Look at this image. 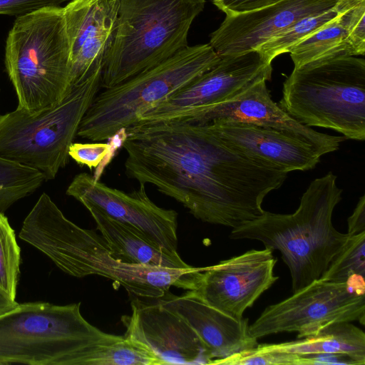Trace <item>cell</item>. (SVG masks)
Listing matches in <instances>:
<instances>
[{
	"label": "cell",
	"instance_id": "cell-1",
	"mask_svg": "<svg viewBox=\"0 0 365 365\" xmlns=\"http://www.w3.org/2000/svg\"><path fill=\"white\" fill-rule=\"evenodd\" d=\"M126 175L151 184L204 222L237 227L261 216L287 173L237 152L205 124L172 120L127 128Z\"/></svg>",
	"mask_w": 365,
	"mask_h": 365
},
{
	"label": "cell",
	"instance_id": "cell-2",
	"mask_svg": "<svg viewBox=\"0 0 365 365\" xmlns=\"http://www.w3.org/2000/svg\"><path fill=\"white\" fill-rule=\"evenodd\" d=\"M19 237L65 273L79 278L102 276L136 297L161 298L171 287H178L182 277L178 268L117 260L101 235L67 219L45 192L23 221Z\"/></svg>",
	"mask_w": 365,
	"mask_h": 365
},
{
	"label": "cell",
	"instance_id": "cell-3",
	"mask_svg": "<svg viewBox=\"0 0 365 365\" xmlns=\"http://www.w3.org/2000/svg\"><path fill=\"white\" fill-rule=\"evenodd\" d=\"M331 171L311 182L292 214L268 211L232 228V240H254L279 250L289 269L292 293L322 278L349 238L332 223L342 190Z\"/></svg>",
	"mask_w": 365,
	"mask_h": 365
},
{
	"label": "cell",
	"instance_id": "cell-4",
	"mask_svg": "<svg viewBox=\"0 0 365 365\" xmlns=\"http://www.w3.org/2000/svg\"><path fill=\"white\" fill-rule=\"evenodd\" d=\"M81 302L18 304L0 315V365H86L91 354L123 336L87 322Z\"/></svg>",
	"mask_w": 365,
	"mask_h": 365
},
{
	"label": "cell",
	"instance_id": "cell-5",
	"mask_svg": "<svg viewBox=\"0 0 365 365\" xmlns=\"http://www.w3.org/2000/svg\"><path fill=\"white\" fill-rule=\"evenodd\" d=\"M5 66L17 108L34 113L61 102L71 87L63 7H43L18 16L7 36Z\"/></svg>",
	"mask_w": 365,
	"mask_h": 365
},
{
	"label": "cell",
	"instance_id": "cell-6",
	"mask_svg": "<svg viewBox=\"0 0 365 365\" xmlns=\"http://www.w3.org/2000/svg\"><path fill=\"white\" fill-rule=\"evenodd\" d=\"M112 43L101 88L121 83L188 46L187 36L205 0H116Z\"/></svg>",
	"mask_w": 365,
	"mask_h": 365
},
{
	"label": "cell",
	"instance_id": "cell-7",
	"mask_svg": "<svg viewBox=\"0 0 365 365\" xmlns=\"http://www.w3.org/2000/svg\"><path fill=\"white\" fill-rule=\"evenodd\" d=\"M278 105L302 125L364 140V58L340 55L294 68Z\"/></svg>",
	"mask_w": 365,
	"mask_h": 365
},
{
	"label": "cell",
	"instance_id": "cell-8",
	"mask_svg": "<svg viewBox=\"0 0 365 365\" xmlns=\"http://www.w3.org/2000/svg\"><path fill=\"white\" fill-rule=\"evenodd\" d=\"M220 56L208 43L187 46L161 63L96 94L77 135L112 138L140 116L210 69Z\"/></svg>",
	"mask_w": 365,
	"mask_h": 365
},
{
	"label": "cell",
	"instance_id": "cell-9",
	"mask_svg": "<svg viewBox=\"0 0 365 365\" xmlns=\"http://www.w3.org/2000/svg\"><path fill=\"white\" fill-rule=\"evenodd\" d=\"M102 73L73 85L63 99L37 113L16 108L0 115V157L56 178L69 160L73 143L101 88Z\"/></svg>",
	"mask_w": 365,
	"mask_h": 365
},
{
	"label": "cell",
	"instance_id": "cell-10",
	"mask_svg": "<svg viewBox=\"0 0 365 365\" xmlns=\"http://www.w3.org/2000/svg\"><path fill=\"white\" fill-rule=\"evenodd\" d=\"M354 321L365 324L364 290L350 283L319 279L266 307L249 325V332L257 339L279 332H297L301 339L331 324Z\"/></svg>",
	"mask_w": 365,
	"mask_h": 365
},
{
	"label": "cell",
	"instance_id": "cell-11",
	"mask_svg": "<svg viewBox=\"0 0 365 365\" xmlns=\"http://www.w3.org/2000/svg\"><path fill=\"white\" fill-rule=\"evenodd\" d=\"M272 63L257 51L221 56L210 69L143 113L136 123L168 121L229 101L255 82L271 79Z\"/></svg>",
	"mask_w": 365,
	"mask_h": 365
},
{
	"label": "cell",
	"instance_id": "cell-12",
	"mask_svg": "<svg viewBox=\"0 0 365 365\" xmlns=\"http://www.w3.org/2000/svg\"><path fill=\"white\" fill-rule=\"evenodd\" d=\"M272 250H251L204 267L196 287L187 294L240 319L277 279Z\"/></svg>",
	"mask_w": 365,
	"mask_h": 365
},
{
	"label": "cell",
	"instance_id": "cell-13",
	"mask_svg": "<svg viewBox=\"0 0 365 365\" xmlns=\"http://www.w3.org/2000/svg\"><path fill=\"white\" fill-rule=\"evenodd\" d=\"M66 194L84 207L93 206L131 227L155 245L177 252L178 213L155 205L148 196L145 185L126 193L83 173L74 177Z\"/></svg>",
	"mask_w": 365,
	"mask_h": 365
},
{
	"label": "cell",
	"instance_id": "cell-14",
	"mask_svg": "<svg viewBox=\"0 0 365 365\" xmlns=\"http://www.w3.org/2000/svg\"><path fill=\"white\" fill-rule=\"evenodd\" d=\"M131 314L123 316L124 337L149 349L163 364H212L210 354L193 329L180 316L157 301L138 299Z\"/></svg>",
	"mask_w": 365,
	"mask_h": 365
},
{
	"label": "cell",
	"instance_id": "cell-15",
	"mask_svg": "<svg viewBox=\"0 0 365 365\" xmlns=\"http://www.w3.org/2000/svg\"><path fill=\"white\" fill-rule=\"evenodd\" d=\"M266 82L264 79L258 81L229 101L197 109L175 120L199 123L237 122L269 128L311 144L322 155L337 150L341 143L346 140L344 136L319 133L294 120L272 100Z\"/></svg>",
	"mask_w": 365,
	"mask_h": 365
},
{
	"label": "cell",
	"instance_id": "cell-16",
	"mask_svg": "<svg viewBox=\"0 0 365 365\" xmlns=\"http://www.w3.org/2000/svg\"><path fill=\"white\" fill-rule=\"evenodd\" d=\"M339 0H279L269 5L226 15L210 34L209 44L219 56L256 51L297 21L334 8Z\"/></svg>",
	"mask_w": 365,
	"mask_h": 365
},
{
	"label": "cell",
	"instance_id": "cell-17",
	"mask_svg": "<svg viewBox=\"0 0 365 365\" xmlns=\"http://www.w3.org/2000/svg\"><path fill=\"white\" fill-rule=\"evenodd\" d=\"M118 8L116 0H71L63 7L71 86L102 73L114 36Z\"/></svg>",
	"mask_w": 365,
	"mask_h": 365
},
{
	"label": "cell",
	"instance_id": "cell-18",
	"mask_svg": "<svg viewBox=\"0 0 365 365\" xmlns=\"http://www.w3.org/2000/svg\"><path fill=\"white\" fill-rule=\"evenodd\" d=\"M203 124L232 149L287 173L314 169L322 156L311 144L275 129L237 122Z\"/></svg>",
	"mask_w": 365,
	"mask_h": 365
},
{
	"label": "cell",
	"instance_id": "cell-19",
	"mask_svg": "<svg viewBox=\"0 0 365 365\" xmlns=\"http://www.w3.org/2000/svg\"><path fill=\"white\" fill-rule=\"evenodd\" d=\"M157 302L193 329L207 347L212 364L257 345V339L250 334L247 318H234L187 294L167 292Z\"/></svg>",
	"mask_w": 365,
	"mask_h": 365
},
{
	"label": "cell",
	"instance_id": "cell-20",
	"mask_svg": "<svg viewBox=\"0 0 365 365\" xmlns=\"http://www.w3.org/2000/svg\"><path fill=\"white\" fill-rule=\"evenodd\" d=\"M113 257L125 264L188 268L178 252H170L148 240L131 227L106 215L93 206L85 207Z\"/></svg>",
	"mask_w": 365,
	"mask_h": 365
},
{
	"label": "cell",
	"instance_id": "cell-21",
	"mask_svg": "<svg viewBox=\"0 0 365 365\" xmlns=\"http://www.w3.org/2000/svg\"><path fill=\"white\" fill-rule=\"evenodd\" d=\"M255 349L297 355L343 354L351 356L358 365L365 364V334L347 322L331 324L312 336L279 344H257Z\"/></svg>",
	"mask_w": 365,
	"mask_h": 365
},
{
	"label": "cell",
	"instance_id": "cell-22",
	"mask_svg": "<svg viewBox=\"0 0 365 365\" xmlns=\"http://www.w3.org/2000/svg\"><path fill=\"white\" fill-rule=\"evenodd\" d=\"M345 11L339 12L290 50L294 68L333 56H349L345 43Z\"/></svg>",
	"mask_w": 365,
	"mask_h": 365
},
{
	"label": "cell",
	"instance_id": "cell-23",
	"mask_svg": "<svg viewBox=\"0 0 365 365\" xmlns=\"http://www.w3.org/2000/svg\"><path fill=\"white\" fill-rule=\"evenodd\" d=\"M365 232L349 236L321 279L365 290Z\"/></svg>",
	"mask_w": 365,
	"mask_h": 365
},
{
	"label": "cell",
	"instance_id": "cell-24",
	"mask_svg": "<svg viewBox=\"0 0 365 365\" xmlns=\"http://www.w3.org/2000/svg\"><path fill=\"white\" fill-rule=\"evenodd\" d=\"M46 180L38 170L0 157V212L32 194Z\"/></svg>",
	"mask_w": 365,
	"mask_h": 365
},
{
	"label": "cell",
	"instance_id": "cell-25",
	"mask_svg": "<svg viewBox=\"0 0 365 365\" xmlns=\"http://www.w3.org/2000/svg\"><path fill=\"white\" fill-rule=\"evenodd\" d=\"M341 12L336 5L323 12L305 16L261 45L256 51L267 61L290 50Z\"/></svg>",
	"mask_w": 365,
	"mask_h": 365
},
{
	"label": "cell",
	"instance_id": "cell-26",
	"mask_svg": "<svg viewBox=\"0 0 365 365\" xmlns=\"http://www.w3.org/2000/svg\"><path fill=\"white\" fill-rule=\"evenodd\" d=\"M86 365H161L143 345L123 337L91 354Z\"/></svg>",
	"mask_w": 365,
	"mask_h": 365
},
{
	"label": "cell",
	"instance_id": "cell-27",
	"mask_svg": "<svg viewBox=\"0 0 365 365\" xmlns=\"http://www.w3.org/2000/svg\"><path fill=\"white\" fill-rule=\"evenodd\" d=\"M21 250L8 218L0 212V288L16 299Z\"/></svg>",
	"mask_w": 365,
	"mask_h": 365
},
{
	"label": "cell",
	"instance_id": "cell-28",
	"mask_svg": "<svg viewBox=\"0 0 365 365\" xmlns=\"http://www.w3.org/2000/svg\"><path fill=\"white\" fill-rule=\"evenodd\" d=\"M217 364L303 365L300 355L274 351H259L255 347L222 359Z\"/></svg>",
	"mask_w": 365,
	"mask_h": 365
},
{
	"label": "cell",
	"instance_id": "cell-29",
	"mask_svg": "<svg viewBox=\"0 0 365 365\" xmlns=\"http://www.w3.org/2000/svg\"><path fill=\"white\" fill-rule=\"evenodd\" d=\"M345 43L349 56H363L365 53V0L344 13Z\"/></svg>",
	"mask_w": 365,
	"mask_h": 365
},
{
	"label": "cell",
	"instance_id": "cell-30",
	"mask_svg": "<svg viewBox=\"0 0 365 365\" xmlns=\"http://www.w3.org/2000/svg\"><path fill=\"white\" fill-rule=\"evenodd\" d=\"M111 145L108 143H72L68 155L77 163L86 165L90 169L97 167L110 153Z\"/></svg>",
	"mask_w": 365,
	"mask_h": 365
},
{
	"label": "cell",
	"instance_id": "cell-31",
	"mask_svg": "<svg viewBox=\"0 0 365 365\" xmlns=\"http://www.w3.org/2000/svg\"><path fill=\"white\" fill-rule=\"evenodd\" d=\"M71 0H0V14L20 16L46 6H60Z\"/></svg>",
	"mask_w": 365,
	"mask_h": 365
},
{
	"label": "cell",
	"instance_id": "cell-32",
	"mask_svg": "<svg viewBox=\"0 0 365 365\" xmlns=\"http://www.w3.org/2000/svg\"><path fill=\"white\" fill-rule=\"evenodd\" d=\"M279 0H211L225 15L257 9Z\"/></svg>",
	"mask_w": 365,
	"mask_h": 365
},
{
	"label": "cell",
	"instance_id": "cell-33",
	"mask_svg": "<svg viewBox=\"0 0 365 365\" xmlns=\"http://www.w3.org/2000/svg\"><path fill=\"white\" fill-rule=\"evenodd\" d=\"M303 365L318 364H347L358 365L349 356L337 353H324L317 354L300 355Z\"/></svg>",
	"mask_w": 365,
	"mask_h": 365
},
{
	"label": "cell",
	"instance_id": "cell-34",
	"mask_svg": "<svg viewBox=\"0 0 365 365\" xmlns=\"http://www.w3.org/2000/svg\"><path fill=\"white\" fill-rule=\"evenodd\" d=\"M349 236L365 232V195L359 200L353 213L347 220Z\"/></svg>",
	"mask_w": 365,
	"mask_h": 365
},
{
	"label": "cell",
	"instance_id": "cell-35",
	"mask_svg": "<svg viewBox=\"0 0 365 365\" xmlns=\"http://www.w3.org/2000/svg\"><path fill=\"white\" fill-rule=\"evenodd\" d=\"M19 303L0 288V315L14 309Z\"/></svg>",
	"mask_w": 365,
	"mask_h": 365
},
{
	"label": "cell",
	"instance_id": "cell-36",
	"mask_svg": "<svg viewBox=\"0 0 365 365\" xmlns=\"http://www.w3.org/2000/svg\"><path fill=\"white\" fill-rule=\"evenodd\" d=\"M362 0H339L336 6L340 11H345L359 3Z\"/></svg>",
	"mask_w": 365,
	"mask_h": 365
}]
</instances>
